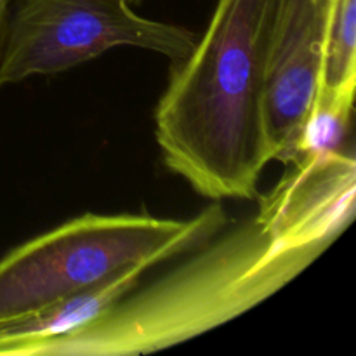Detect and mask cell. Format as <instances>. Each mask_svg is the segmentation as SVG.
I'll list each match as a JSON object with an SVG mask.
<instances>
[{
    "mask_svg": "<svg viewBox=\"0 0 356 356\" xmlns=\"http://www.w3.org/2000/svg\"><path fill=\"white\" fill-rule=\"evenodd\" d=\"M277 0H218L193 51L170 70L155 110L167 169L209 200H252L271 162L264 124Z\"/></svg>",
    "mask_w": 356,
    "mask_h": 356,
    "instance_id": "cell-1",
    "label": "cell"
},
{
    "mask_svg": "<svg viewBox=\"0 0 356 356\" xmlns=\"http://www.w3.org/2000/svg\"><path fill=\"white\" fill-rule=\"evenodd\" d=\"M148 287H136L101 318L19 356L155 353L245 315L287 287L325 247L292 238L259 211L219 232Z\"/></svg>",
    "mask_w": 356,
    "mask_h": 356,
    "instance_id": "cell-2",
    "label": "cell"
},
{
    "mask_svg": "<svg viewBox=\"0 0 356 356\" xmlns=\"http://www.w3.org/2000/svg\"><path fill=\"white\" fill-rule=\"evenodd\" d=\"M228 226L221 202L190 219L76 216L0 259V325L47 308L134 264L155 268L193 252Z\"/></svg>",
    "mask_w": 356,
    "mask_h": 356,
    "instance_id": "cell-3",
    "label": "cell"
},
{
    "mask_svg": "<svg viewBox=\"0 0 356 356\" xmlns=\"http://www.w3.org/2000/svg\"><path fill=\"white\" fill-rule=\"evenodd\" d=\"M197 40L190 28L139 16L125 0H19L0 58V89L68 72L117 47L176 63Z\"/></svg>",
    "mask_w": 356,
    "mask_h": 356,
    "instance_id": "cell-4",
    "label": "cell"
},
{
    "mask_svg": "<svg viewBox=\"0 0 356 356\" xmlns=\"http://www.w3.org/2000/svg\"><path fill=\"white\" fill-rule=\"evenodd\" d=\"M330 0H277L268 51L264 124L271 162L292 163L320 83Z\"/></svg>",
    "mask_w": 356,
    "mask_h": 356,
    "instance_id": "cell-5",
    "label": "cell"
},
{
    "mask_svg": "<svg viewBox=\"0 0 356 356\" xmlns=\"http://www.w3.org/2000/svg\"><path fill=\"white\" fill-rule=\"evenodd\" d=\"M152 266L134 264L31 315L0 325V355L19 356L28 346L73 332L110 312L131 294Z\"/></svg>",
    "mask_w": 356,
    "mask_h": 356,
    "instance_id": "cell-6",
    "label": "cell"
},
{
    "mask_svg": "<svg viewBox=\"0 0 356 356\" xmlns=\"http://www.w3.org/2000/svg\"><path fill=\"white\" fill-rule=\"evenodd\" d=\"M356 0H330L318 92L355 96Z\"/></svg>",
    "mask_w": 356,
    "mask_h": 356,
    "instance_id": "cell-7",
    "label": "cell"
},
{
    "mask_svg": "<svg viewBox=\"0 0 356 356\" xmlns=\"http://www.w3.org/2000/svg\"><path fill=\"white\" fill-rule=\"evenodd\" d=\"M353 104L355 96H329L316 92L299 138L296 160L301 156L336 155L353 149L350 136Z\"/></svg>",
    "mask_w": 356,
    "mask_h": 356,
    "instance_id": "cell-8",
    "label": "cell"
},
{
    "mask_svg": "<svg viewBox=\"0 0 356 356\" xmlns=\"http://www.w3.org/2000/svg\"><path fill=\"white\" fill-rule=\"evenodd\" d=\"M17 2H19V0H0V58H2L3 45H6L10 16H13Z\"/></svg>",
    "mask_w": 356,
    "mask_h": 356,
    "instance_id": "cell-9",
    "label": "cell"
},
{
    "mask_svg": "<svg viewBox=\"0 0 356 356\" xmlns=\"http://www.w3.org/2000/svg\"><path fill=\"white\" fill-rule=\"evenodd\" d=\"M125 2L131 3V6H134V3H139V2H141V0H125Z\"/></svg>",
    "mask_w": 356,
    "mask_h": 356,
    "instance_id": "cell-10",
    "label": "cell"
}]
</instances>
